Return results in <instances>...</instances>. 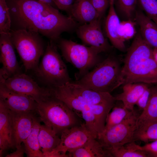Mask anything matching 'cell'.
Segmentation results:
<instances>
[{
	"instance_id": "6da1fadb",
	"label": "cell",
	"mask_w": 157,
	"mask_h": 157,
	"mask_svg": "<svg viewBox=\"0 0 157 157\" xmlns=\"http://www.w3.org/2000/svg\"><path fill=\"white\" fill-rule=\"evenodd\" d=\"M8 6L20 29L41 34L55 42L62 33L74 31L80 25L70 16L37 0H10Z\"/></svg>"
},
{
	"instance_id": "7a4b0ae2",
	"label": "cell",
	"mask_w": 157,
	"mask_h": 157,
	"mask_svg": "<svg viewBox=\"0 0 157 157\" xmlns=\"http://www.w3.org/2000/svg\"><path fill=\"white\" fill-rule=\"evenodd\" d=\"M153 49L141 34L136 35L124 60L122 85L135 83L157 84V63L153 57Z\"/></svg>"
},
{
	"instance_id": "3957f363",
	"label": "cell",
	"mask_w": 157,
	"mask_h": 157,
	"mask_svg": "<svg viewBox=\"0 0 157 157\" xmlns=\"http://www.w3.org/2000/svg\"><path fill=\"white\" fill-rule=\"evenodd\" d=\"M49 88L53 95L64 102L76 112L80 113L87 128L95 138L103 132L107 115L115 102L91 105L77 98L62 86Z\"/></svg>"
},
{
	"instance_id": "277c9868",
	"label": "cell",
	"mask_w": 157,
	"mask_h": 157,
	"mask_svg": "<svg viewBox=\"0 0 157 157\" xmlns=\"http://www.w3.org/2000/svg\"><path fill=\"white\" fill-rule=\"evenodd\" d=\"M36 112L40 121L59 135L66 129L83 123L76 113L51 93L46 99L37 103Z\"/></svg>"
},
{
	"instance_id": "5b68a950",
	"label": "cell",
	"mask_w": 157,
	"mask_h": 157,
	"mask_svg": "<svg viewBox=\"0 0 157 157\" xmlns=\"http://www.w3.org/2000/svg\"><path fill=\"white\" fill-rule=\"evenodd\" d=\"M122 68L119 60L110 56L74 82L86 88L110 93L122 85Z\"/></svg>"
},
{
	"instance_id": "8992f818",
	"label": "cell",
	"mask_w": 157,
	"mask_h": 157,
	"mask_svg": "<svg viewBox=\"0 0 157 157\" xmlns=\"http://www.w3.org/2000/svg\"><path fill=\"white\" fill-rule=\"evenodd\" d=\"M55 42H48L41 60L34 70L38 79L48 87L63 86L72 82L66 65Z\"/></svg>"
},
{
	"instance_id": "52a82bcc",
	"label": "cell",
	"mask_w": 157,
	"mask_h": 157,
	"mask_svg": "<svg viewBox=\"0 0 157 157\" xmlns=\"http://www.w3.org/2000/svg\"><path fill=\"white\" fill-rule=\"evenodd\" d=\"M57 41V46L63 57L78 70L75 75L76 80L102 61L99 56L101 53L95 47H88L69 40L59 39Z\"/></svg>"
},
{
	"instance_id": "ba28073f",
	"label": "cell",
	"mask_w": 157,
	"mask_h": 157,
	"mask_svg": "<svg viewBox=\"0 0 157 157\" xmlns=\"http://www.w3.org/2000/svg\"><path fill=\"white\" fill-rule=\"evenodd\" d=\"M10 33L26 71L34 70L44 52V43L39 34L23 29L11 31Z\"/></svg>"
},
{
	"instance_id": "9c48e42d",
	"label": "cell",
	"mask_w": 157,
	"mask_h": 157,
	"mask_svg": "<svg viewBox=\"0 0 157 157\" xmlns=\"http://www.w3.org/2000/svg\"><path fill=\"white\" fill-rule=\"evenodd\" d=\"M139 115L132 111L122 122L99 134L97 139L107 150L133 142Z\"/></svg>"
},
{
	"instance_id": "30bf717a",
	"label": "cell",
	"mask_w": 157,
	"mask_h": 157,
	"mask_svg": "<svg viewBox=\"0 0 157 157\" xmlns=\"http://www.w3.org/2000/svg\"><path fill=\"white\" fill-rule=\"evenodd\" d=\"M0 83L15 92L29 97L37 103L51 95L49 88L40 87L31 77L22 72L8 77H0Z\"/></svg>"
},
{
	"instance_id": "8fae6325",
	"label": "cell",
	"mask_w": 157,
	"mask_h": 157,
	"mask_svg": "<svg viewBox=\"0 0 157 157\" xmlns=\"http://www.w3.org/2000/svg\"><path fill=\"white\" fill-rule=\"evenodd\" d=\"M92 137L94 138L85 122L66 129L60 135L59 144L49 154L48 157H68L67 153L80 147Z\"/></svg>"
},
{
	"instance_id": "7c38bea8",
	"label": "cell",
	"mask_w": 157,
	"mask_h": 157,
	"mask_svg": "<svg viewBox=\"0 0 157 157\" xmlns=\"http://www.w3.org/2000/svg\"><path fill=\"white\" fill-rule=\"evenodd\" d=\"M101 19L81 24L76 30L84 44L95 47L101 53L108 51L111 48L102 30Z\"/></svg>"
},
{
	"instance_id": "4fadbf2b",
	"label": "cell",
	"mask_w": 157,
	"mask_h": 157,
	"mask_svg": "<svg viewBox=\"0 0 157 157\" xmlns=\"http://www.w3.org/2000/svg\"><path fill=\"white\" fill-rule=\"evenodd\" d=\"M0 77H8L21 72L10 33H0Z\"/></svg>"
},
{
	"instance_id": "5bb4252c",
	"label": "cell",
	"mask_w": 157,
	"mask_h": 157,
	"mask_svg": "<svg viewBox=\"0 0 157 157\" xmlns=\"http://www.w3.org/2000/svg\"><path fill=\"white\" fill-rule=\"evenodd\" d=\"M0 99L11 111L17 113L36 112L37 103L26 95L15 92L0 83Z\"/></svg>"
},
{
	"instance_id": "9a60e30c",
	"label": "cell",
	"mask_w": 157,
	"mask_h": 157,
	"mask_svg": "<svg viewBox=\"0 0 157 157\" xmlns=\"http://www.w3.org/2000/svg\"><path fill=\"white\" fill-rule=\"evenodd\" d=\"M62 86L77 98L90 104L98 105L116 101L115 97L110 93L101 92L86 88L72 81Z\"/></svg>"
},
{
	"instance_id": "2e32d148",
	"label": "cell",
	"mask_w": 157,
	"mask_h": 157,
	"mask_svg": "<svg viewBox=\"0 0 157 157\" xmlns=\"http://www.w3.org/2000/svg\"><path fill=\"white\" fill-rule=\"evenodd\" d=\"M14 147L13 125L9 110L0 99V156L6 150Z\"/></svg>"
},
{
	"instance_id": "e0dca14e",
	"label": "cell",
	"mask_w": 157,
	"mask_h": 157,
	"mask_svg": "<svg viewBox=\"0 0 157 157\" xmlns=\"http://www.w3.org/2000/svg\"><path fill=\"white\" fill-rule=\"evenodd\" d=\"M9 110L13 125L15 147L19 149L30 133L34 113H17Z\"/></svg>"
},
{
	"instance_id": "ac0fdd59",
	"label": "cell",
	"mask_w": 157,
	"mask_h": 157,
	"mask_svg": "<svg viewBox=\"0 0 157 157\" xmlns=\"http://www.w3.org/2000/svg\"><path fill=\"white\" fill-rule=\"evenodd\" d=\"M68 13L69 15L81 24L101 19L91 0H75Z\"/></svg>"
},
{
	"instance_id": "d6986e66",
	"label": "cell",
	"mask_w": 157,
	"mask_h": 157,
	"mask_svg": "<svg viewBox=\"0 0 157 157\" xmlns=\"http://www.w3.org/2000/svg\"><path fill=\"white\" fill-rule=\"evenodd\" d=\"M115 0H110L109 10L105 22V30L107 37L113 46L121 51L125 48L124 42L119 38L118 34L120 22L115 8Z\"/></svg>"
},
{
	"instance_id": "ffe728a7",
	"label": "cell",
	"mask_w": 157,
	"mask_h": 157,
	"mask_svg": "<svg viewBox=\"0 0 157 157\" xmlns=\"http://www.w3.org/2000/svg\"><path fill=\"white\" fill-rule=\"evenodd\" d=\"M149 84L143 83H128L123 85L122 92L115 97L116 101H121L123 106L128 110L133 111L139 97Z\"/></svg>"
},
{
	"instance_id": "44dd1931",
	"label": "cell",
	"mask_w": 157,
	"mask_h": 157,
	"mask_svg": "<svg viewBox=\"0 0 157 157\" xmlns=\"http://www.w3.org/2000/svg\"><path fill=\"white\" fill-rule=\"evenodd\" d=\"M135 18L143 39L153 48H157V25L140 11L136 12Z\"/></svg>"
},
{
	"instance_id": "7402d4cb",
	"label": "cell",
	"mask_w": 157,
	"mask_h": 157,
	"mask_svg": "<svg viewBox=\"0 0 157 157\" xmlns=\"http://www.w3.org/2000/svg\"><path fill=\"white\" fill-rule=\"evenodd\" d=\"M67 155L70 157H110L108 151L94 137L80 147L68 153Z\"/></svg>"
},
{
	"instance_id": "603a6c76",
	"label": "cell",
	"mask_w": 157,
	"mask_h": 157,
	"mask_svg": "<svg viewBox=\"0 0 157 157\" xmlns=\"http://www.w3.org/2000/svg\"><path fill=\"white\" fill-rule=\"evenodd\" d=\"M39 118L34 115L31 131L23 142L26 153L29 157H44L41 151L38 140V134L41 126Z\"/></svg>"
},
{
	"instance_id": "cb8c5ba5",
	"label": "cell",
	"mask_w": 157,
	"mask_h": 157,
	"mask_svg": "<svg viewBox=\"0 0 157 157\" xmlns=\"http://www.w3.org/2000/svg\"><path fill=\"white\" fill-rule=\"evenodd\" d=\"M59 136L51 128L45 125H41L38 140L44 157H48L49 154L58 146L60 139Z\"/></svg>"
},
{
	"instance_id": "d4e9b609",
	"label": "cell",
	"mask_w": 157,
	"mask_h": 157,
	"mask_svg": "<svg viewBox=\"0 0 157 157\" xmlns=\"http://www.w3.org/2000/svg\"><path fill=\"white\" fill-rule=\"evenodd\" d=\"M157 140V120L138 122L133 142L149 143Z\"/></svg>"
},
{
	"instance_id": "484cf974",
	"label": "cell",
	"mask_w": 157,
	"mask_h": 157,
	"mask_svg": "<svg viewBox=\"0 0 157 157\" xmlns=\"http://www.w3.org/2000/svg\"><path fill=\"white\" fill-rule=\"evenodd\" d=\"M111 157H150L148 153L141 146L132 142L120 147L107 150Z\"/></svg>"
},
{
	"instance_id": "4316f807",
	"label": "cell",
	"mask_w": 157,
	"mask_h": 157,
	"mask_svg": "<svg viewBox=\"0 0 157 157\" xmlns=\"http://www.w3.org/2000/svg\"><path fill=\"white\" fill-rule=\"evenodd\" d=\"M157 120V85L150 87L149 99L145 109L140 115L138 122Z\"/></svg>"
},
{
	"instance_id": "83f0119b",
	"label": "cell",
	"mask_w": 157,
	"mask_h": 157,
	"mask_svg": "<svg viewBox=\"0 0 157 157\" xmlns=\"http://www.w3.org/2000/svg\"><path fill=\"white\" fill-rule=\"evenodd\" d=\"M107 115L104 129L106 130L123 121L132 111L122 106L114 105Z\"/></svg>"
},
{
	"instance_id": "f1b7e54d",
	"label": "cell",
	"mask_w": 157,
	"mask_h": 157,
	"mask_svg": "<svg viewBox=\"0 0 157 157\" xmlns=\"http://www.w3.org/2000/svg\"><path fill=\"white\" fill-rule=\"evenodd\" d=\"M9 9L6 0H0V33H9L11 20Z\"/></svg>"
},
{
	"instance_id": "f546056e",
	"label": "cell",
	"mask_w": 157,
	"mask_h": 157,
	"mask_svg": "<svg viewBox=\"0 0 157 157\" xmlns=\"http://www.w3.org/2000/svg\"><path fill=\"white\" fill-rule=\"evenodd\" d=\"M135 22L131 19L120 22L118 34L120 39L123 41L133 38L136 33Z\"/></svg>"
},
{
	"instance_id": "4dcf8cb0",
	"label": "cell",
	"mask_w": 157,
	"mask_h": 157,
	"mask_svg": "<svg viewBox=\"0 0 157 157\" xmlns=\"http://www.w3.org/2000/svg\"><path fill=\"white\" fill-rule=\"evenodd\" d=\"M138 0H115L121 11L129 19H130L137 4Z\"/></svg>"
},
{
	"instance_id": "1f68e13d",
	"label": "cell",
	"mask_w": 157,
	"mask_h": 157,
	"mask_svg": "<svg viewBox=\"0 0 157 157\" xmlns=\"http://www.w3.org/2000/svg\"><path fill=\"white\" fill-rule=\"evenodd\" d=\"M146 15L152 19H157V0H138Z\"/></svg>"
},
{
	"instance_id": "d6a6232c",
	"label": "cell",
	"mask_w": 157,
	"mask_h": 157,
	"mask_svg": "<svg viewBox=\"0 0 157 157\" xmlns=\"http://www.w3.org/2000/svg\"><path fill=\"white\" fill-rule=\"evenodd\" d=\"M91 1L100 18L101 19L109 6L110 0H91Z\"/></svg>"
},
{
	"instance_id": "836d02e7",
	"label": "cell",
	"mask_w": 157,
	"mask_h": 157,
	"mask_svg": "<svg viewBox=\"0 0 157 157\" xmlns=\"http://www.w3.org/2000/svg\"><path fill=\"white\" fill-rule=\"evenodd\" d=\"M150 94V87L148 86L144 90L137 102L136 105L142 112L145 109L148 102Z\"/></svg>"
},
{
	"instance_id": "e575fe53",
	"label": "cell",
	"mask_w": 157,
	"mask_h": 157,
	"mask_svg": "<svg viewBox=\"0 0 157 157\" xmlns=\"http://www.w3.org/2000/svg\"><path fill=\"white\" fill-rule=\"evenodd\" d=\"M57 8L68 12L75 0H52Z\"/></svg>"
},
{
	"instance_id": "d590c367",
	"label": "cell",
	"mask_w": 157,
	"mask_h": 157,
	"mask_svg": "<svg viewBox=\"0 0 157 157\" xmlns=\"http://www.w3.org/2000/svg\"><path fill=\"white\" fill-rule=\"evenodd\" d=\"M142 147L148 153L150 156L157 157V140L147 143Z\"/></svg>"
},
{
	"instance_id": "8d00e7d4",
	"label": "cell",
	"mask_w": 157,
	"mask_h": 157,
	"mask_svg": "<svg viewBox=\"0 0 157 157\" xmlns=\"http://www.w3.org/2000/svg\"><path fill=\"white\" fill-rule=\"evenodd\" d=\"M25 153L24 147L22 146L19 149H16L15 151L6 155L7 157H22Z\"/></svg>"
},
{
	"instance_id": "74e56055",
	"label": "cell",
	"mask_w": 157,
	"mask_h": 157,
	"mask_svg": "<svg viewBox=\"0 0 157 157\" xmlns=\"http://www.w3.org/2000/svg\"><path fill=\"white\" fill-rule=\"evenodd\" d=\"M50 5L55 8H57L52 0H37Z\"/></svg>"
},
{
	"instance_id": "f35d334b",
	"label": "cell",
	"mask_w": 157,
	"mask_h": 157,
	"mask_svg": "<svg viewBox=\"0 0 157 157\" xmlns=\"http://www.w3.org/2000/svg\"><path fill=\"white\" fill-rule=\"evenodd\" d=\"M153 57L157 63V48H153Z\"/></svg>"
},
{
	"instance_id": "ab89813d",
	"label": "cell",
	"mask_w": 157,
	"mask_h": 157,
	"mask_svg": "<svg viewBox=\"0 0 157 157\" xmlns=\"http://www.w3.org/2000/svg\"><path fill=\"white\" fill-rule=\"evenodd\" d=\"M152 20L157 25V19H152Z\"/></svg>"
}]
</instances>
